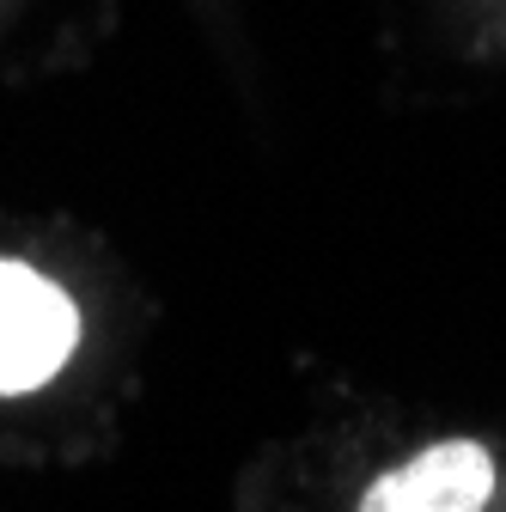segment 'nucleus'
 Returning <instances> with one entry per match:
<instances>
[{
    "label": "nucleus",
    "instance_id": "nucleus-2",
    "mask_svg": "<svg viewBox=\"0 0 506 512\" xmlns=\"http://www.w3.org/2000/svg\"><path fill=\"white\" fill-rule=\"evenodd\" d=\"M488 494H494V458L476 439H439L378 476L360 494V512H482Z\"/></svg>",
    "mask_w": 506,
    "mask_h": 512
},
{
    "label": "nucleus",
    "instance_id": "nucleus-1",
    "mask_svg": "<svg viewBox=\"0 0 506 512\" xmlns=\"http://www.w3.org/2000/svg\"><path fill=\"white\" fill-rule=\"evenodd\" d=\"M80 342V311L49 275L0 256V397L37 391L68 366Z\"/></svg>",
    "mask_w": 506,
    "mask_h": 512
}]
</instances>
